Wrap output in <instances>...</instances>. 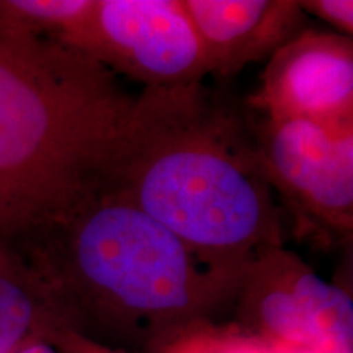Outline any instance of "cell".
Instances as JSON below:
<instances>
[{
  "label": "cell",
  "mask_w": 353,
  "mask_h": 353,
  "mask_svg": "<svg viewBox=\"0 0 353 353\" xmlns=\"http://www.w3.org/2000/svg\"><path fill=\"white\" fill-rule=\"evenodd\" d=\"M252 121L200 83L134 97L103 188L213 262L247 268L283 247L281 206Z\"/></svg>",
  "instance_id": "cell-1"
},
{
  "label": "cell",
  "mask_w": 353,
  "mask_h": 353,
  "mask_svg": "<svg viewBox=\"0 0 353 353\" xmlns=\"http://www.w3.org/2000/svg\"><path fill=\"white\" fill-rule=\"evenodd\" d=\"M132 101L85 52L0 34V241H32L103 188Z\"/></svg>",
  "instance_id": "cell-2"
},
{
  "label": "cell",
  "mask_w": 353,
  "mask_h": 353,
  "mask_svg": "<svg viewBox=\"0 0 353 353\" xmlns=\"http://www.w3.org/2000/svg\"><path fill=\"white\" fill-rule=\"evenodd\" d=\"M46 285L107 327L170 329L237 296L247 268L213 262L100 190L32 241Z\"/></svg>",
  "instance_id": "cell-3"
},
{
  "label": "cell",
  "mask_w": 353,
  "mask_h": 353,
  "mask_svg": "<svg viewBox=\"0 0 353 353\" xmlns=\"http://www.w3.org/2000/svg\"><path fill=\"white\" fill-rule=\"evenodd\" d=\"M265 172L298 236L319 245L353 232V128L329 130L306 120L254 126Z\"/></svg>",
  "instance_id": "cell-4"
},
{
  "label": "cell",
  "mask_w": 353,
  "mask_h": 353,
  "mask_svg": "<svg viewBox=\"0 0 353 353\" xmlns=\"http://www.w3.org/2000/svg\"><path fill=\"white\" fill-rule=\"evenodd\" d=\"M64 44L144 88L190 85L210 76L182 0H92Z\"/></svg>",
  "instance_id": "cell-5"
},
{
  "label": "cell",
  "mask_w": 353,
  "mask_h": 353,
  "mask_svg": "<svg viewBox=\"0 0 353 353\" xmlns=\"http://www.w3.org/2000/svg\"><path fill=\"white\" fill-rule=\"evenodd\" d=\"M250 103L268 120L352 130V37L306 28L273 52Z\"/></svg>",
  "instance_id": "cell-6"
},
{
  "label": "cell",
  "mask_w": 353,
  "mask_h": 353,
  "mask_svg": "<svg viewBox=\"0 0 353 353\" xmlns=\"http://www.w3.org/2000/svg\"><path fill=\"white\" fill-rule=\"evenodd\" d=\"M208 61L210 76L229 79L270 59L307 28L296 0H182Z\"/></svg>",
  "instance_id": "cell-7"
},
{
  "label": "cell",
  "mask_w": 353,
  "mask_h": 353,
  "mask_svg": "<svg viewBox=\"0 0 353 353\" xmlns=\"http://www.w3.org/2000/svg\"><path fill=\"white\" fill-rule=\"evenodd\" d=\"M290 281L306 317L311 350L353 353V303L345 290L324 281L296 254L290 257Z\"/></svg>",
  "instance_id": "cell-8"
},
{
  "label": "cell",
  "mask_w": 353,
  "mask_h": 353,
  "mask_svg": "<svg viewBox=\"0 0 353 353\" xmlns=\"http://www.w3.org/2000/svg\"><path fill=\"white\" fill-rule=\"evenodd\" d=\"M10 260L0 262V353H12L32 332L39 316L38 278L19 270Z\"/></svg>",
  "instance_id": "cell-9"
},
{
  "label": "cell",
  "mask_w": 353,
  "mask_h": 353,
  "mask_svg": "<svg viewBox=\"0 0 353 353\" xmlns=\"http://www.w3.org/2000/svg\"><path fill=\"white\" fill-rule=\"evenodd\" d=\"M303 12L311 13L330 26H334L341 34H353V2L352 0H303L298 2Z\"/></svg>",
  "instance_id": "cell-10"
},
{
  "label": "cell",
  "mask_w": 353,
  "mask_h": 353,
  "mask_svg": "<svg viewBox=\"0 0 353 353\" xmlns=\"http://www.w3.org/2000/svg\"><path fill=\"white\" fill-rule=\"evenodd\" d=\"M17 353H56V350L51 345H48V343L34 342V343H32V345L25 347L23 350H20Z\"/></svg>",
  "instance_id": "cell-11"
},
{
  "label": "cell",
  "mask_w": 353,
  "mask_h": 353,
  "mask_svg": "<svg viewBox=\"0 0 353 353\" xmlns=\"http://www.w3.org/2000/svg\"><path fill=\"white\" fill-rule=\"evenodd\" d=\"M290 353H316L314 350H309V348H294L293 352Z\"/></svg>",
  "instance_id": "cell-12"
}]
</instances>
